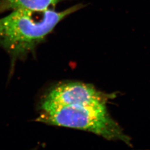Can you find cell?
Returning a JSON list of instances; mask_svg holds the SVG:
<instances>
[{
	"label": "cell",
	"instance_id": "1",
	"mask_svg": "<svg viewBox=\"0 0 150 150\" xmlns=\"http://www.w3.org/2000/svg\"><path fill=\"white\" fill-rule=\"evenodd\" d=\"M84 7L78 4L62 11L13 10L0 18V46L15 58L25 57L64 18Z\"/></svg>",
	"mask_w": 150,
	"mask_h": 150
},
{
	"label": "cell",
	"instance_id": "2",
	"mask_svg": "<svg viewBox=\"0 0 150 150\" xmlns=\"http://www.w3.org/2000/svg\"><path fill=\"white\" fill-rule=\"evenodd\" d=\"M38 121L79 129L131 146V139L108 112L106 105L66 106L42 111Z\"/></svg>",
	"mask_w": 150,
	"mask_h": 150
},
{
	"label": "cell",
	"instance_id": "3",
	"mask_svg": "<svg viewBox=\"0 0 150 150\" xmlns=\"http://www.w3.org/2000/svg\"><path fill=\"white\" fill-rule=\"evenodd\" d=\"M97 90L92 85L74 82L55 87L44 98L41 103L42 111L66 106L106 105L112 98Z\"/></svg>",
	"mask_w": 150,
	"mask_h": 150
},
{
	"label": "cell",
	"instance_id": "4",
	"mask_svg": "<svg viewBox=\"0 0 150 150\" xmlns=\"http://www.w3.org/2000/svg\"><path fill=\"white\" fill-rule=\"evenodd\" d=\"M62 0H0V13L18 9L42 11L51 9Z\"/></svg>",
	"mask_w": 150,
	"mask_h": 150
}]
</instances>
